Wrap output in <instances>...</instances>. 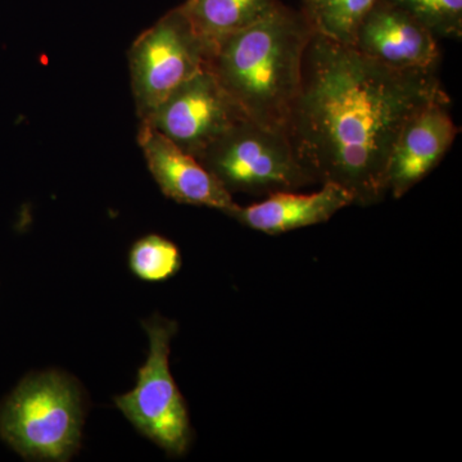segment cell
Segmentation results:
<instances>
[{
	"mask_svg": "<svg viewBox=\"0 0 462 462\" xmlns=\"http://www.w3.org/2000/svg\"><path fill=\"white\" fill-rule=\"evenodd\" d=\"M138 143L149 171L167 199L181 205L218 209L225 215L238 206L229 191L196 157L148 124L141 123Z\"/></svg>",
	"mask_w": 462,
	"mask_h": 462,
	"instance_id": "cell-9",
	"label": "cell"
},
{
	"mask_svg": "<svg viewBox=\"0 0 462 462\" xmlns=\"http://www.w3.org/2000/svg\"><path fill=\"white\" fill-rule=\"evenodd\" d=\"M83 394L65 374H33L0 404V438L21 457L67 461L79 451L84 427Z\"/></svg>",
	"mask_w": 462,
	"mask_h": 462,
	"instance_id": "cell-3",
	"label": "cell"
},
{
	"mask_svg": "<svg viewBox=\"0 0 462 462\" xmlns=\"http://www.w3.org/2000/svg\"><path fill=\"white\" fill-rule=\"evenodd\" d=\"M448 106L431 105L404 124L388 161L387 188L393 199L420 182L451 148L457 126Z\"/></svg>",
	"mask_w": 462,
	"mask_h": 462,
	"instance_id": "cell-10",
	"label": "cell"
},
{
	"mask_svg": "<svg viewBox=\"0 0 462 462\" xmlns=\"http://www.w3.org/2000/svg\"><path fill=\"white\" fill-rule=\"evenodd\" d=\"M436 103L449 105L437 72L391 69L314 32L288 136L318 184L373 206L388 194L389 156L404 124Z\"/></svg>",
	"mask_w": 462,
	"mask_h": 462,
	"instance_id": "cell-1",
	"label": "cell"
},
{
	"mask_svg": "<svg viewBox=\"0 0 462 462\" xmlns=\"http://www.w3.org/2000/svg\"><path fill=\"white\" fill-rule=\"evenodd\" d=\"M354 205L348 191L336 184H322L315 193L279 191L263 202L247 207L236 206L229 212L234 220L249 229L269 236L288 233L329 221L346 207Z\"/></svg>",
	"mask_w": 462,
	"mask_h": 462,
	"instance_id": "cell-11",
	"label": "cell"
},
{
	"mask_svg": "<svg viewBox=\"0 0 462 462\" xmlns=\"http://www.w3.org/2000/svg\"><path fill=\"white\" fill-rule=\"evenodd\" d=\"M409 12L438 39H460L462 0H391Z\"/></svg>",
	"mask_w": 462,
	"mask_h": 462,
	"instance_id": "cell-15",
	"label": "cell"
},
{
	"mask_svg": "<svg viewBox=\"0 0 462 462\" xmlns=\"http://www.w3.org/2000/svg\"><path fill=\"white\" fill-rule=\"evenodd\" d=\"M180 249L171 240L149 234L136 240L129 252V269L139 281L163 282L180 272Z\"/></svg>",
	"mask_w": 462,
	"mask_h": 462,
	"instance_id": "cell-14",
	"label": "cell"
},
{
	"mask_svg": "<svg viewBox=\"0 0 462 462\" xmlns=\"http://www.w3.org/2000/svg\"><path fill=\"white\" fill-rule=\"evenodd\" d=\"M245 118L206 69L176 88L141 123L148 124L182 151L199 158L230 127Z\"/></svg>",
	"mask_w": 462,
	"mask_h": 462,
	"instance_id": "cell-7",
	"label": "cell"
},
{
	"mask_svg": "<svg viewBox=\"0 0 462 462\" xmlns=\"http://www.w3.org/2000/svg\"><path fill=\"white\" fill-rule=\"evenodd\" d=\"M312 35L302 12L278 0L256 23L212 42L207 69L248 120L288 135Z\"/></svg>",
	"mask_w": 462,
	"mask_h": 462,
	"instance_id": "cell-2",
	"label": "cell"
},
{
	"mask_svg": "<svg viewBox=\"0 0 462 462\" xmlns=\"http://www.w3.org/2000/svg\"><path fill=\"white\" fill-rule=\"evenodd\" d=\"M127 58L142 121L176 88L207 69L208 45L179 5L135 39Z\"/></svg>",
	"mask_w": 462,
	"mask_h": 462,
	"instance_id": "cell-6",
	"label": "cell"
},
{
	"mask_svg": "<svg viewBox=\"0 0 462 462\" xmlns=\"http://www.w3.org/2000/svg\"><path fill=\"white\" fill-rule=\"evenodd\" d=\"M197 160L231 196L267 197L318 184L287 134L266 129L248 118L230 127Z\"/></svg>",
	"mask_w": 462,
	"mask_h": 462,
	"instance_id": "cell-4",
	"label": "cell"
},
{
	"mask_svg": "<svg viewBox=\"0 0 462 462\" xmlns=\"http://www.w3.org/2000/svg\"><path fill=\"white\" fill-rule=\"evenodd\" d=\"M356 51L391 69L437 72L438 38L391 0H378L356 32Z\"/></svg>",
	"mask_w": 462,
	"mask_h": 462,
	"instance_id": "cell-8",
	"label": "cell"
},
{
	"mask_svg": "<svg viewBox=\"0 0 462 462\" xmlns=\"http://www.w3.org/2000/svg\"><path fill=\"white\" fill-rule=\"evenodd\" d=\"M378 0H302L307 23L319 35L352 47L365 16Z\"/></svg>",
	"mask_w": 462,
	"mask_h": 462,
	"instance_id": "cell-13",
	"label": "cell"
},
{
	"mask_svg": "<svg viewBox=\"0 0 462 462\" xmlns=\"http://www.w3.org/2000/svg\"><path fill=\"white\" fill-rule=\"evenodd\" d=\"M278 0H185L180 5L200 38L211 45L264 16Z\"/></svg>",
	"mask_w": 462,
	"mask_h": 462,
	"instance_id": "cell-12",
	"label": "cell"
},
{
	"mask_svg": "<svg viewBox=\"0 0 462 462\" xmlns=\"http://www.w3.org/2000/svg\"><path fill=\"white\" fill-rule=\"evenodd\" d=\"M149 340L147 361L138 370L135 388L115 397L116 407L134 428L171 457L189 449V411L170 369L171 342L178 324L160 315L143 322Z\"/></svg>",
	"mask_w": 462,
	"mask_h": 462,
	"instance_id": "cell-5",
	"label": "cell"
}]
</instances>
